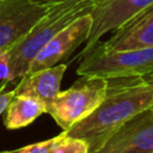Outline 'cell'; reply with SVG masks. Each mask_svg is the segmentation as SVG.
Instances as JSON below:
<instances>
[{
    "label": "cell",
    "instance_id": "10",
    "mask_svg": "<svg viewBox=\"0 0 153 153\" xmlns=\"http://www.w3.org/2000/svg\"><path fill=\"white\" fill-rule=\"evenodd\" d=\"M66 69V63H59L53 67L26 73L19 79V82L14 87V92L16 94L33 97L48 104L60 92Z\"/></svg>",
    "mask_w": 153,
    "mask_h": 153
},
{
    "label": "cell",
    "instance_id": "11",
    "mask_svg": "<svg viewBox=\"0 0 153 153\" xmlns=\"http://www.w3.org/2000/svg\"><path fill=\"white\" fill-rule=\"evenodd\" d=\"M47 112V104L33 97L16 94L6 108L4 123L7 129H19Z\"/></svg>",
    "mask_w": 153,
    "mask_h": 153
},
{
    "label": "cell",
    "instance_id": "9",
    "mask_svg": "<svg viewBox=\"0 0 153 153\" xmlns=\"http://www.w3.org/2000/svg\"><path fill=\"white\" fill-rule=\"evenodd\" d=\"M114 35L105 42H98L99 47L110 50H129L153 47V10L136 17L121 27L114 30Z\"/></svg>",
    "mask_w": 153,
    "mask_h": 153
},
{
    "label": "cell",
    "instance_id": "17",
    "mask_svg": "<svg viewBox=\"0 0 153 153\" xmlns=\"http://www.w3.org/2000/svg\"><path fill=\"white\" fill-rule=\"evenodd\" d=\"M36 2H39V4H55V2H60V1H63V0H33Z\"/></svg>",
    "mask_w": 153,
    "mask_h": 153
},
{
    "label": "cell",
    "instance_id": "4",
    "mask_svg": "<svg viewBox=\"0 0 153 153\" xmlns=\"http://www.w3.org/2000/svg\"><path fill=\"white\" fill-rule=\"evenodd\" d=\"M108 90V79L81 76L69 88L60 91L47 104V114L66 131L90 115L105 98Z\"/></svg>",
    "mask_w": 153,
    "mask_h": 153
},
{
    "label": "cell",
    "instance_id": "12",
    "mask_svg": "<svg viewBox=\"0 0 153 153\" xmlns=\"http://www.w3.org/2000/svg\"><path fill=\"white\" fill-rule=\"evenodd\" d=\"M66 139H67V135L62 130L61 134H59L57 136H54L49 140H44V141L36 142V143H32L29 146H24L18 149L6 151L2 153H53Z\"/></svg>",
    "mask_w": 153,
    "mask_h": 153
},
{
    "label": "cell",
    "instance_id": "14",
    "mask_svg": "<svg viewBox=\"0 0 153 153\" xmlns=\"http://www.w3.org/2000/svg\"><path fill=\"white\" fill-rule=\"evenodd\" d=\"M8 82L10 81H7V80H2V82L0 84V115L6 110L8 103L16 96L14 88L11 91H6V86Z\"/></svg>",
    "mask_w": 153,
    "mask_h": 153
},
{
    "label": "cell",
    "instance_id": "8",
    "mask_svg": "<svg viewBox=\"0 0 153 153\" xmlns=\"http://www.w3.org/2000/svg\"><path fill=\"white\" fill-rule=\"evenodd\" d=\"M94 153H153V106L131 117Z\"/></svg>",
    "mask_w": 153,
    "mask_h": 153
},
{
    "label": "cell",
    "instance_id": "2",
    "mask_svg": "<svg viewBox=\"0 0 153 153\" xmlns=\"http://www.w3.org/2000/svg\"><path fill=\"white\" fill-rule=\"evenodd\" d=\"M99 0H63L50 10L13 45L8 48V81H18L43 47L62 29L79 17L90 13Z\"/></svg>",
    "mask_w": 153,
    "mask_h": 153
},
{
    "label": "cell",
    "instance_id": "16",
    "mask_svg": "<svg viewBox=\"0 0 153 153\" xmlns=\"http://www.w3.org/2000/svg\"><path fill=\"white\" fill-rule=\"evenodd\" d=\"M140 78H141L143 81H146V82L153 85V73H149V74H147V75H145V76H140Z\"/></svg>",
    "mask_w": 153,
    "mask_h": 153
},
{
    "label": "cell",
    "instance_id": "6",
    "mask_svg": "<svg viewBox=\"0 0 153 153\" xmlns=\"http://www.w3.org/2000/svg\"><path fill=\"white\" fill-rule=\"evenodd\" d=\"M51 5L33 0H0V50L20 39Z\"/></svg>",
    "mask_w": 153,
    "mask_h": 153
},
{
    "label": "cell",
    "instance_id": "1",
    "mask_svg": "<svg viewBox=\"0 0 153 153\" xmlns=\"http://www.w3.org/2000/svg\"><path fill=\"white\" fill-rule=\"evenodd\" d=\"M109 90L102 103L68 130V137L86 142L90 153L98 151L126 122L153 106V85L139 78L108 79Z\"/></svg>",
    "mask_w": 153,
    "mask_h": 153
},
{
    "label": "cell",
    "instance_id": "5",
    "mask_svg": "<svg viewBox=\"0 0 153 153\" xmlns=\"http://www.w3.org/2000/svg\"><path fill=\"white\" fill-rule=\"evenodd\" d=\"M149 10H153V0H99L90 12L92 26L79 57L88 53L105 33L121 27Z\"/></svg>",
    "mask_w": 153,
    "mask_h": 153
},
{
    "label": "cell",
    "instance_id": "3",
    "mask_svg": "<svg viewBox=\"0 0 153 153\" xmlns=\"http://www.w3.org/2000/svg\"><path fill=\"white\" fill-rule=\"evenodd\" d=\"M80 59L76 69L80 76L117 79L139 78L153 73V47L110 50L96 44Z\"/></svg>",
    "mask_w": 153,
    "mask_h": 153
},
{
    "label": "cell",
    "instance_id": "7",
    "mask_svg": "<svg viewBox=\"0 0 153 153\" xmlns=\"http://www.w3.org/2000/svg\"><path fill=\"white\" fill-rule=\"evenodd\" d=\"M91 26V13H86L75 19L74 22H72L69 25H67L65 29L57 32L43 47V49L37 54V56L31 62L26 73L38 71L42 68L53 67L67 60L72 55V53L79 45H81V43H85L87 41Z\"/></svg>",
    "mask_w": 153,
    "mask_h": 153
},
{
    "label": "cell",
    "instance_id": "13",
    "mask_svg": "<svg viewBox=\"0 0 153 153\" xmlns=\"http://www.w3.org/2000/svg\"><path fill=\"white\" fill-rule=\"evenodd\" d=\"M53 153H90V152L85 141L67 136V139Z\"/></svg>",
    "mask_w": 153,
    "mask_h": 153
},
{
    "label": "cell",
    "instance_id": "15",
    "mask_svg": "<svg viewBox=\"0 0 153 153\" xmlns=\"http://www.w3.org/2000/svg\"><path fill=\"white\" fill-rule=\"evenodd\" d=\"M10 74V60H8V48L0 50V80L8 81Z\"/></svg>",
    "mask_w": 153,
    "mask_h": 153
}]
</instances>
